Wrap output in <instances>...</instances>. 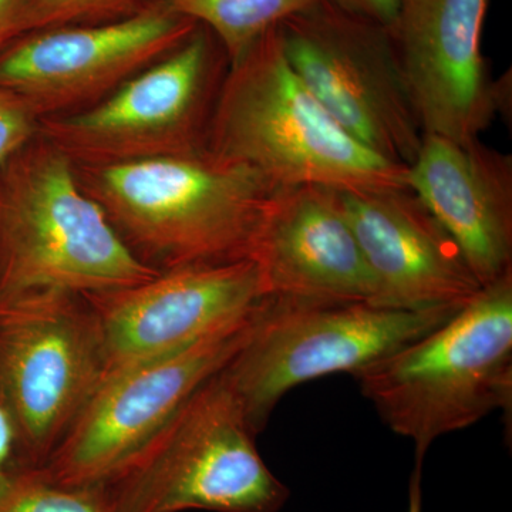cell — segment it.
Listing matches in <instances>:
<instances>
[{
    "label": "cell",
    "instance_id": "21",
    "mask_svg": "<svg viewBox=\"0 0 512 512\" xmlns=\"http://www.w3.org/2000/svg\"><path fill=\"white\" fill-rule=\"evenodd\" d=\"M29 33V0H0V52Z\"/></svg>",
    "mask_w": 512,
    "mask_h": 512
},
{
    "label": "cell",
    "instance_id": "19",
    "mask_svg": "<svg viewBox=\"0 0 512 512\" xmlns=\"http://www.w3.org/2000/svg\"><path fill=\"white\" fill-rule=\"evenodd\" d=\"M150 0H29V33L130 18Z\"/></svg>",
    "mask_w": 512,
    "mask_h": 512
},
{
    "label": "cell",
    "instance_id": "5",
    "mask_svg": "<svg viewBox=\"0 0 512 512\" xmlns=\"http://www.w3.org/2000/svg\"><path fill=\"white\" fill-rule=\"evenodd\" d=\"M222 370L104 483L113 512H279L285 507L291 490L262 460L256 434Z\"/></svg>",
    "mask_w": 512,
    "mask_h": 512
},
{
    "label": "cell",
    "instance_id": "22",
    "mask_svg": "<svg viewBox=\"0 0 512 512\" xmlns=\"http://www.w3.org/2000/svg\"><path fill=\"white\" fill-rule=\"evenodd\" d=\"M332 5L392 28L399 12V0H328Z\"/></svg>",
    "mask_w": 512,
    "mask_h": 512
},
{
    "label": "cell",
    "instance_id": "2",
    "mask_svg": "<svg viewBox=\"0 0 512 512\" xmlns=\"http://www.w3.org/2000/svg\"><path fill=\"white\" fill-rule=\"evenodd\" d=\"M207 147L249 165L275 188H407V167L373 153L339 126L286 59L278 26L228 66Z\"/></svg>",
    "mask_w": 512,
    "mask_h": 512
},
{
    "label": "cell",
    "instance_id": "10",
    "mask_svg": "<svg viewBox=\"0 0 512 512\" xmlns=\"http://www.w3.org/2000/svg\"><path fill=\"white\" fill-rule=\"evenodd\" d=\"M265 302L251 315L187 348L104 377L59 446L35 471L64 487L110 481L198 387L241 352L254 333Z\"/></svg>",
    "mask_w": 512,
    "mask_h": 512
},
{
    "label": "cell",
    "instance_id": "16",
    "mask_svg": "<svg viewBox=\"0 0 512 512\" xmlns=\"http://www.w3.org/2000/svg\"><path fill=\"white\" fill-rule=\"evenodd\" d=\"M407 188L456 241L478 284L512 274V158L480 138L424 136Z\"/></svg>",
    "mask_w": 512,
    "mask_h": 512
},
{
    "label": "cell",
    "instance_id": "9",
    "mask_svg": "<svg viewBox=\"0 0 512 512\" xmlns=\"http://www.w3.org/2000/svg\"><path fill=\"white\" fill-rule=\"evenodd\" d=\"M278 30L292 69L346 133L393 163L416 160L424 133L389 28L318 0Z\"/></svg>",
    "mask_w": 512,
    "mask_h": 512
},
{
    "label": "cell",
    "instance_id": "8",
    "mask_svg": "<svg viewBox=\"0 0 512 512\" xmlns=\"http://www.w3.org/2000/svg\"><path fill=\"white\" fill-rule=\"evenodd\" d=\"M204 26L173 53L128 79L106 99L40 119L39 136L76 167L133 163L207 147L208 128L228 70Z\"/></svg>",
    "mask_w": 512,
    "mask_h": 512
},
{
    "label": "cell",
    "instance_id": "12",
    "mask_svg": "<svg viewBox=\"0 0 512 512\" xmlns=\"http://www.w3.org/2000/svg\"><path fill=\"white\" fill-rule=\"evenodd\" d=\"M86 298L99 322L107 376L187 348L251 315L269 295L258 264L244 259L168 269Z\"/></svg>",
    "mask_w": 512,
    "mask_h": 512
},
{
    "label": "cell",
    "instance_id": "7",
    "mask_svg": "<svg viewBox=\"0 0 512 512\" xmlns=\"http://www.w3.org/2000/svg\"><path fill=\"white\" fill-rule=\"evenodd\" d=\"M458 309L269 296L247 345L222 373L258 436L289 390L335 373L355 376L439 328Z\"/></svg>",
    "mask_w": 512,
    "mask_h": 512
},
{
    "label": "cell",
    "instance_id": "18",
    "mask_svg": "<svg viewBox=\"0 0 512 512\" xmlns=\"http://www.w3.org/2000/svg\"><path fill=\"white\" fill-rule=\"evenodd\" d=\"M0 512H113V507L104 484L64 487L35 470H19L0 483Z\"/></svg>",
    "mask_w": 512,
    "mask_h": 512
},
{
    "label": "cell",
    "instance_id": "4",
    "mask_svg": "<svg viewBox=\"0 0 512 512\" xmlns=\"http://www.w3.org/2000/svg\"><path fill=\"white\" fill-rule=\"evenodd\" d=\"M160 274L137 258L80 187L74 165L37 136L0 167V296L96 293Z\"/></svg>",
    "mask_w": 512,
    "mask_h": 512
},
{
    "label": "cell",
    "instance_id": "1",
    "mask_svg": "<svg viewBox=\"0 0 512 512\" xmlns=\"http://www.w3.org/2000/svg\"><path fill=\"white\" fill-rule=\"evenodd\" d=\"M74 171L124 244L160 272L252 259L276 190L208 147Z\"/></svg>",
    "mask_w": 512,
    "mask_h": 512
},
{
    "label": "cell",
    "instance_id": "11",
    "mask_svg": "<svg viewBox=\"0 0 512 512\" xmlns=\"http://www.w3.org/2000/svg\"><path fill=\"white\" fill-rule=\"evenodd\" d=\"M198 26L150 2L116 22L37 30L0 52V86L39 120L74 113L173 53Z\"/></svg>",
    "mask_w": 512,
    "mask_h": 512
},
{
    "label": "cell",
    "instance_id": "3",
    "mask_svg": "<svg viewBox=\"0 0 512 512\" xmlns=\"http://www.w3.org/2000/svg\"><path fill=\"white\" fill-rule=\"evenodd\" d=\"M380 419L414 444L416 468L440 437L494 410L511 413L512 274L439 328L356 373Z\"/></svg>",
    "mask_w": 512,
    "mask_h": 512
},
{
    "label": "cell",
    "instance_id": "14",
    "mask_svg": "<svg viewBox=\"0 0 512 512\" xmlns=\"http://www.w3.org/2000/svg\"><path fill=\"white\" fill-rule=\"evenodd\" d=\"M339 194L379 305L463 308L481 291L456 241L409 188Z\"/></svg>",
    "mask_w": 512,
    "mask_h": 512
},
{
    "label": "cell",
    "instance_id": "23",
    "mask_svg": "<svg viewBox=\"0 0 512 512\" xmlns=\"http://www.w3.org/2000/svg\"><path fill=\"white\" fill-rule=\"evenodd\" d=\"M15 471V433L0 407V483Z\"/></svg>",
    "mask_w": 512,
    "mask_h": 512
},
{
    "label": "cell",
    "instance_id": "6",
    "mask_svg": "<svg viewBox=\"0 0 512 512\" xmlns=\"http://www.w3.org/2000/svg\"><path fill=\"white\" fill-rule=\"evenodd\" d=\"M96 313L82 293L0 296V407L15 471L39 470L106 377Z\"/></svg>",
    "mask_w": 512,
    "mask_h": 512
},
{
    "label": "cell",
    "instance_id": "13",
    "mask_svg": "<svg viewBox=\"0 0 512 512\" xmlns=\"http://www.w3.org/2000/svg\"><path fill=\"white\" fill-rule=\"evenodd\" d=\"M490 0H399L392 33L424 136L470 143L507 110V80L491 79L481 36Z\"/></svg>",
    "mask_w": 512,
    "mask_h": 512
},
{
    "label": "cell",
    "instance_id": "15",
    "mask_svg": "<svg viewBox=\"0 0 512 512\" xmlns=\"http://www.w3.org/2000/svg\"><path fill=\"white\" fill-rule=\"evenodd\" d=\"M252 259L269 296L379 305L375 278L332 188H276Z\"/></svg>",
    "mask_w": 512,
    "mask_h": 512
},
{
    "label": "cell",
    "instance_id": "24",
    "mask_svg": "<svg viewBox=\"0 0 512 512\" xmlns=\"http://www.w3.org/2000/svg\"><path fill=\"white\" fill-rule=\"evenodd\" d=\"M407 512H421V468H414L409 488V510Z\"/></svg>",
    "mask_w": 512,
    "mask_h": 512
},
{
    "label": "cell",
    "instance_id": "17",
    "mask_svg": "<svg viewBox=\"0 0 512 512\" xmlns=\"http://www.w3.org/2000/svg\"><path fill=\"white\" fill-rule=\"evenodd\" d=\"M210 30L228 63L289 16L318 0H150Z\"/></svg>",
    "mask_w": 512,
    "mask_h": 512
},
{
    "label": "cell",
    "instance_id": "20",
    "mask_svg": "<svg viewBox=\"0 0 512 512\" xmlns=\"http://www.w3.org/2000/svg\"><path fill=\"white\" fill-rule=\"evenodd\" d=\"M39 127L28 104L0 86V167L39 136Z\"/></svg>",
    "mask_w": 512,
    "mask_h": 512
}]
</instances>
